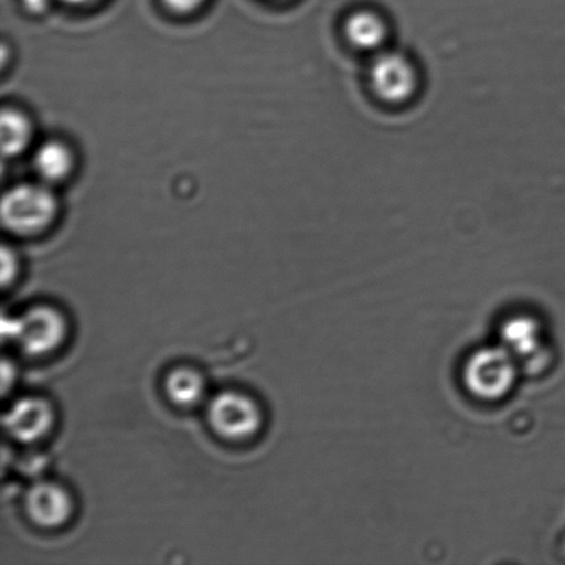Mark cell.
Segmentation results:
<instances>
[{
  "mask_svg": "<svg viewBox=\"0 0 565 565\" xmlns=\"http://www.w3.org/2000/svg\"><path fill=\"white\" fill-rule=\"evenodd\" d=\"M57 213V198L52 186L42 181L10 188L0 209L4 228L20 236L41 234L53 224Z\"/></svg>",
  "mask_w": 565,
  "mask_h": 565,
  "instance_id": "6da1fadb",
  "label": "cell"
},
{
  "mask_svg": "<svg viewBox=\"0 0 565 565\" xmlns=\"http://www.w3.org/2000/svg\"><path fill=\"white\" fill-rule=\"evenodd\" d=\"M3 338L14 340L31 356L52 353L64 342L66 321L57 309L38 305L21 318L3 319Z\"/></svg>",
  "mask_w": 565,
  "mask_h": 565,
  "instance_id": "7a4b0ae2",
  "label": "cell"
},
{
  "mask_svg": "<svg viewBox=\"0 0 565 565\" xmlns=\"http://www.w3.org/2000/svg\"><path fill=\"white\" fill-rule=\"evenodd\" d=\"M516 375V359L507 348L483 349L468 360L465 384L475 396L497 401L512 390Z\"/></svg>",
  "mask_w": 565,
  "mask_h": 565,
  "instance_id": "3957f363",
  "label": "cell"
},
{
  "mask_svg": "<svg viewBox=\"0 0 565 565\" xmlns=\"http://www.w3.org/2000/svg\"><path fill=\"white\" fill-rule=\"evenodd\" d=\"M209 423L220 436L230 440L247 439L263 425L258 404L245 393L226 391L213 397L209 406Z\"/></svg>",
  "mask_w": 565,
  "mask_h": 565,
  "instance_id": "277c9868",
  "label": "cell"
},
{
  "mask_svg": "<svg viewBox=\"0 0 565 565\" xmlns=\"http://www.w3.org/2000/svg\"><path fill=\"white\" fill-rule=\"evenodd\" d=\"M374 92L387 103H404L417 88V71L406 55L386 52L376 55L370 71Z\"/></svg>",
  "mask_w": 565,
  "mask_h": 565,
  "instance_id": "5b68a950",
  "label": "cell"
},
{
  "mask_svg": "<svg viewBox=\"0 0 565 565\" xmlns=\"http://www.w3.org/2000/svg\"><path fill=\"white\" fill-rule=\"evenodd\" d=\"M28 516L43 529H55L68 522L74 503L63 486L39 481L25 494Z\"/></svg>",
  "mask_w": 565,
  "mask_h": 565,
  "instance_id": "8992f818",
  "label": "cell"
},
{
  "mask_svg": "<svg viewBox=\"0 0 565 565\" xmlns=\"http://www.w3.org/2000/svg\"><path fill=\"white\" fill-rule=\"evenodd\" d=\"M53 423L52 404L41 397L20 398L10 407L3 418L8 434L21 443L42 439L52 428Z\"/></svg>",
  "mask_w": 565,
  "mask_h": 565,
  "instance_id": "52a82bcc",
  "label": "cell"
},
{
  "mask_svg": "<svg viewBox=\"0 0 565 565\" xmlns=\"http://www.w3.org/2000/svg\"><path fill=\"white\" fill-rule=\"evenodd\" d=\"M502 341L503 348L514 359L522 360L525 369L544 367L547 353L539 321L524 316L509 320L502 329Z\"/></svg>",
  "mask_w": 565,
  "mask_h": 565,
  "instance_id": "ba28073f",
  "label": "cell"
},
{
  "mask_svg": "<svg viewBox=\"0 0 565 565\" xmlns=\"http://www.w3.org/2000/svg\"><path fill=\"white\" fill-rule=\"evenodd\" d=\"M32 164L38 180L53 186L68 179L75 168V154L68 143L53 138L36 149Z\"/></svg>",
  "mask_w": 565,
  "mask_h": 565,
  "instance_id": "9c48e42d",
  "label": "cell"
},
{
  "mask_svg": "<svg viewBox=\"0 0 565 565\" xmlns=\"http://www.w3.org/2000/svg\"><path fill=\"white\" fill-rule=\"evenodd\" d=\"M348 41L354 47L362 50H375L385 42L386 25L380 14L371 10H358L348 17L345 21Z\"/></svg>",
  "mask_w": 565,
  "mask_h": 565,
  "instance_id": "30bf717a",
  "label": "cell"
},
{
  "mask_svg": "<svg viewBox=\"0 0 565 565\" xmlns=\"http://www.w3.org/2000/svg\"><path fill=\"white\" fill-rule=\"evenodd\" d=\"M2 151L6 158H14L25 151L33 135L31 119L17 108L2 110Z\"/></svg>",
  "mask_w": 565,
  "mask_h": 565,
  "instance_id": "8fae6325",
  "label": "cell"
},
{
  "mask_svg": "<svg viewBox=\"0 0 565 565\" xmlns=\"http://www.w3.org/2000/svg\"><path fill=\"white\" fill-rule=\"evenodd\" d=\"M206 391L202 375L198 371L180 367L171 371L166 379V393L170 401L181 407L195 406Z\"/></svg>",
  "mask_w": 565,
  "mask_h": 565,
  "instance_id": "7c38bea8",
  "label": "cell"
},
{
  "mask_svg": "<svg viewBox=\"0 0 565 565\" xmlns=\"http://www.w3.org/2000/svg\"><path fill=\"white\" fill-rule=\"evenodd\" d=\"M2 282L6 287L9 282L14 280L17 273H19V259H17V254L8 246H3L2 248Z\"/></svg>",
  "mask_w": 565,
  "mask_h": 565,
  "instance_id": "4fadbf2b",
  "label": "cell"
},
{
  "mask_svg": "<svg viewBox=\"0 0 565 565\" xmlns=\"http://www.w3.org/2000/svg\"><path fill=\"white\" fill-rule=\"evenodd\" d=\"M166 8L175 11V13L186 14L198 10L206 0H162Z\"/></svg>",
  "mask_w": 565,
  "mask_h": 565,
  "instance_id": "5bb4252c",
  "label": "cell"
},
{
  "mask_svg": "<svg viewBox=\"0 0 565 565\" xmlns=\"http://www.w3.org/2000/svg\"><path fill=\"white\" fill-rule=\"evenodd\" d=\"M22 2H24L26 8L33 11V13H39V11L46 10L52 0H22Z\"/></svg>",
  "mask_w": 565,
  "mask_h": 565,
  "instance_id": "9a60e30c",
  "label": "cell"
},
{
  "mask_svg": "<svg viewBox=\"0 0 565 565\" xmlns=\"http://www.w3.org/2000/svg\"><path fill=\"white\" fill-rule=\"evenodd\" d=\"M2 376H3V392L8 391V382H13L14 380V369L13 364H9L8 362H3L2 367Z\"/></svg>",
  "mask_w": 565,
  "mask_h": 565,
  "instance_id": "2e32d148",
  "label": "cell"
},
{
  "mask_svg": "<svg viewBox=\"0 0 565 565\" xmlns=\"http://www.w3.org/2000/svg\"><path fill=\"white\" fill-rule=\"evenodd\" d=\"M61 2L71 4V6H87L93 2H97V0H61Z\"/></svg>",
  "mask_w": 565,
  "mask_h": 565,
  "instance_id": "e0dca14e",
  "label": "cell"
}]
</instances>
